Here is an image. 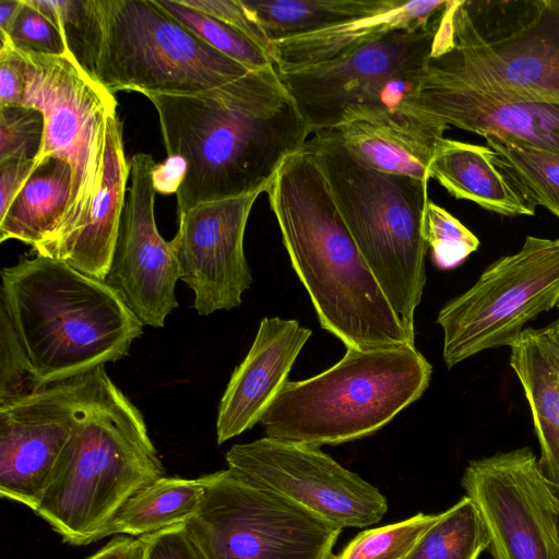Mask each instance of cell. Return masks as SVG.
<instances>
[{
	"mask_svg": "<svg viewBox=\"0 0 559 559\" xmlns=\"http://www.w3.org/2000/svg\"><path fill=\"white\" fill-rule=\"evenodd\" d=\"M146 97L167 156L186 164L178 215L194 206L265 192L282 164L311 134L275 66L195 94Z\"/></svg>",
	"mask_w": 559,
	"mask_h": 559,
	"instance_id": "cell-1",
	"label": "cell"
},
{
	"mask_svg": "<svg viewBox=\"0 0 559 559\" xmlns=\"http://www.w3.org/2000/svg\"><path fill=\"white\" fill-rule=\"evenodd\" d=\"M292 266L322 329L346 348L415 346L352 237L321 168L306 147L266 191Z\"/></svg>",
	"mask_w": 559,
	"mask_h": 559,
	"instance_id": "cell-2",
	"label": "cell"
},
{
	"mask_svg": "<svg viewBox=\"0 0 559 559\" xmlns=\"http://www.w3.org/2000/svg\"><path fill=\"white\" fill-rule=\"evenodd\" d=\"M0 311L36 390L123 358L144 326L105 281L39 254L1 271Z\"/></svg>",
	"mask_w": 559,
	"mask_h": 559,
	"instance_id": "cell-3",
	"label": "cell"
},
{
	"mask_svg": "<svg viewBox=\"0 0 559 559\" xmlns=\"http://www.w3.org/2000/svg\"><path fill=\"white\" fill-rule=\"evenodd\" d=\"M63 34L79 64L114 94H195L250 71L211 47L155 0H80Z\"/></svg>",
	"mask_w": 559,
	"mask_h": 559,
	"instance_id": "cell-4",
	"label": "cell"
},
{
	"mask_svg": "<svg viewBox=\"0 0 559 559\" xmlns=\"http://www.w3.org/2000/svg\"><path fill=\"white\" fill-rule=\"evenodd\" d=\"M421 86L559 104V0H454Z\"/></svg>",
	"mask_w": 559,
	"mask_h": 559,
	"instance_id": "cell-5",
	"label": "cell"
},
{
	"mask_svg": "<svg viewBox=\"0 0 559 559\" xmlns=\"http://www.w3.org/2000/svg\"><path fill=\"white\" fill-rule=\"evenodd\" d=\"M166 476L141 412L111 381L67 440L34 511L64 542L108 536L136 491Z\"/></svg>",
	"mask_w": 559,
	"mask_h": 559,
	"instance_id": "cell-6",
	"label": "cell"
},
{
	"mask_svg": "<svg viewBox=\"0 0 559 559\" xmlns=\"http://www.w3.org/2000/svg\"><path fill=\"white\" fill-rule=\"evenodd\" d=\"M311 152L338 212L408 338L426 285L423 237L428 182L379 171L354 157L332 131L314 134Z\"/></svg>",
	"mask_w": 559,
	"mask_h": 559,
	"instance_id": "cell-7",
	"label": "cell"
},
{
	"mask_svg": "<svg viewBox=\"0 0 559 559\" xmlns=\"http://www.w3.org/2000/svg\"><path fill=\"white\" fill-rule=\"evenodd\" d=\"M432 366L416 346L346 348L319 374L287 381L260 424L265 437L313 447L371 436L429 386Z\"/></svg>",
	"mask_w": 559,
	"mask_h": 559,
	"instance_id": "cell-8",
	"label": "cell"
},
{
	"mask_svg": "<svg viewBox=\"0 0 559 559\" xmlns=\"http://www.w3.org/2000/svg\"><path fill=\"white\" fill-rule=\"evenodd\" d=\"M439 14L335 59L276 69L310 132L331 131L353 120L426 121L411 106L423 83Z\"/></svg>",
	"mask_w": 559,
	"mask_h": 559,
	"instance_id": "cell-9",
	"label": "cell"
},
{
	"mask_svg": "<svg viewBox=\"0 0 559 559\" xmlns=\"http://www.w3.org/2000/svg\"><path fill=\"white\" fill-rule=\"evenodd\" d=\"M21 53L25 59L22 105L44 116L43 142L35 160L59 157L72 170L61 223L47 241L34 248L36 254L49 257L87 219L103 177L107 119L116 112L117 100L72 55Z\"/></svg>",
	"mask_w": 559,
	"mask_h": 559,
	"instance_id": "cell-10",
	"label": "cell"
},
{
	"mask_svg": "<svg viewBox=\"0 0 559 559\" xmlns=\"http://www.w3.org/2000/svg\"><path fill=\"white\" fill-rule=\"evenodd\" d=\"M205 559H331L342 528L227 468L185 523Z\"/></svg>",
	"mask_w": 559,
	"mask_h": 559,
	"instance_id": "cell-11",
	"label": "cell"
},
{
	"mask_svg": "<svg viewBox=\"0 0 559 559\" xmlns=\"http://www.w3.org/2000/svg\"><path fill=\"white\" fill-rule=\"evenodd\" d=\"M558 298L559 239L527 236L518 252L493 261L440 309L436 323L443 332L445 366L510 346L524 325L556 307Z\"/></svg>",
	"mask_w": 559,
	"mask_h": 559,
	"instance_id": "cell-12",
	"label": "cell"
},
{
	"mask_svg": "<svg viewBox=\"0 0 559 559\" xmlns=\"http://www.w3.org/2000/svg\"><path fill=\"white\" fill-rule=\"evenodd\" d=\"M493 559H559V493L527 447L472 460L461 480Z\"/></svg>",
	"mask_w": 559,
	"mask_h": 559,
	"instance_id": "cell-13",
	"label": "cell"
},
{
	"mask_svg": "<svg viewBox=\"0 0 559 559\" xmlns=\"http://www.w3.org/2000/svg\"><path fill=\"white\" fill-rule=\"evenodd\" d=\"M111 382L104 367L0 404V495L33 511L78 421Z\"/></svg>",
	"mask_w": 559,
	"mask_h": 559,
	"instance_id": "cell-14",
	"label": "cell"
},
{
	"mask_svg": "<svg viewBox=\"0 0 559 559\" xmlns=\"http://www.w3.org/2000/svg\"><path fill=\"white\" fill-rule=\"evenodd\" d=\"M228 468L340 528L366 527L388 511L380 490L319 447L264 437L233 445Z\"/></svg>",
	"mask_w": 559,
	"mask_h": 559,
	"instance_id": "cell-15",
	"label": "cell"
},
{
	"mask_svg": "<svg viewBox=\"0 0 559 559\" xmlns=\"http://www.w3.org/2000/svg\"><path fill=\"white\" fill-rule=\"evenodd\" d=\"M129 164L131 187L104 281L143 325L163 328L178 307L179 265L170 241L160 236L155 222L156 163L150 154L138 153Z\"/></svg>",
	"mask_w": 559,
	"mask_h": 559,
	"instance_id": "cell-16",
	"label": "cell"
},
{
	"mask_svg": "<svg viewBox=\"0 0 559 559\" xmlns=\"http://www.w3.org/2000/svg\"><path fill=\"white\" fill-rule=\"evenodd\" d=\"M261 193L202 203L178 215L179 228L170 243L180 280L193 290V308L200 316L241 305L252 283L245 230Z\"/></svg>",
	"mask_w": 559,
	"mask_h": 559,
	"instance_id": "cell-17",
	"label": "cell"
},
{
	"mask_svg": "<svg viewBox=\"0 0 559 559\" xmlns=\"http://www.w3.org/2000/svg\"><path fill=\"white\" fill-rule=\"evenodd\" d=\"M412 112L448 127L559 153V104L420 86Z\"/></svg>",
	"mask_w": 559,
	"mask_h": 559,
	"instance_id": "cell-18",
	"label": "cell"
},
{
	"mask_svg": "<svg viewBox=\"0 0 559 559\" xmlns=\"http://www.w3.org/2000/svg\"><path fill=\"white\" fill-rule=\"evenodd\" d=\"M312 331L295 319L265 317L222 396L217 443L241 435L260 423L267 406L288 381L287 377Z\"/></svg>",
	"mask_w": 559,
	"mask_h": 559,
	"instance_id": "cell-19",
	"label": "cell"
},
{
	"mask_svg": "<svg viewBox=\"0 0 559 559\" xmlns=\"http://www.w3.org/2000/svg\"><path fill=\"white\" fill-rule=\"evenodd\" d=\"M444 0H385L378 10L341 24L272 43L278 71L322 63L347 55L385 34L428 23L445 7Z\"/></svg>",
	"mask_w": 559,
	"mask_h": 559,
	"instance_id": "cell-20",
	"label": "cell"
},
{
	"mask_svg": "<svg viewBox=\"0 0 559 559\" xmlns=\"http://www.w3.org/2000/svg\"><path fill=\"white\" fill-rule=\"evenodd\" d=\"M129 177L130 164L123 152L122 127L117 112H114L107 119L102 182L87 219L49 258L62 260L86 275L105 280L119 231Z\"/></svg>",
	"mask_w": 559,
	"mask_h": 559,
	"instance_id": "cell-21",
	"label": "cell"
},
{
	"mask_svg": "<svg viewBox=\"0 0 559 559\" xmlns=\"http://www.w3.org/2000/svg\"><path fill=\"white\" fill-rule=\"evenodd\" d=\"M510 366L528 403L540 467L559 493V317L524 329L510 345Z\"/></svg>",
	"mask_w": 559,
	"mask_h": 559,
	"instance_id": "cell-22",
	"label": "cell"
},
{
	"mask_svg": "<svg viewBox=\"0 0 559 559\" xmlns=\"http://www.w3.org/2000/svg\"><path fill=\"white\" fill-rule=\"evenodd\" d=\"M448 128L437 121L405 124L353 120L331 131L368 167L428 182L436 144Z\"/></svg>",
	"mask_w": 559,
	"mask_h": 559,
	"instance_id": "cell-23",
	"label": "cell"
},
{
	"mask_svg": "<svg viewBox=\"0 0 559 559\" xmlns=\"http://www.w3.org/2000/svg\"><path fill=\"white\" fill-rule=\"evenodd\" d=\"M488 146L441 138L429 167L436 179L452 197L468 200L504 216L535 215L491 160Z\"/></svg>",
	"mask_w": 559,
	"mask_h": 559,
	"instance_id": "cell-24",
	"label": "cell"
},
{
	"mask_svg": "<svg viewBox=\"0 0 559 559\" xmlns=\"http://www.w3.org/2000/svg\"><path fill=\"white\" fill-rule=\"evenodd\" d=\"M72 186L69 164L49 156L35 160V167L0 217V242L15 239L34 248L58 229Z\"/></svg>",
	"mask_w": 559,
	"mask_h": 559,
	"instance_id": "cell-25",
	"label": "cell"
},
{
	"mask_svg": "<svg viewBox=\"0 0 559 559\" xmlns=\"http://www.w3.org/2000/svg\"><path fill=\"white\" fill-rule=\"evenodd\" d=\"M207 475L198 478L164 476L143 487L122 506L108 535H150L185 524L199 509Z\"/></svg>",
	"mask_w": 559,
	"mask_h": 559,
	"instance_id": "cell-26",
	"label": "cell"
},
{
	"mask_svg": "<svg viewBox=\"0 0 559 559\" xmlns=\"http://www.w3.org/2000/svg\"><path fill=\"white\" fill-rule=\"evenodd\" d=\"M272 43L373 12L385 0H241Z\"/></svg>",
	"mask_w": 559,
	"mask_h": 559,
	"instance_id": "cell-27",
	"label": "cell"
},
{
	"mask_svg": "<svg viewBox=\"0 0 559 559\" xmlns=\"http://www.w3.org/2000/svg\"><path fill=\"white\" fill-rule=\"evenodd\" d=\"M491 160L534 210L542 205L559 218V153L486 136Z\"/></svg>",
	"mask_w": 559,
	"mask_h": 559,
	"instance_id": "cell-28",
	"label": "cell"
},
{
	"mask_svg": "<svg viewBox=\"0 0 559 559\" xmlns=\"http://www.w3.org/2000/svg\"><path fill=\"white\" fill-rule=\"evenodd\" d=\"M490 536L476 504L467 496L441 513L406 559H478Z\"/></svg>",
	"mask_w": 559,
	"mask_h": 559,
	"instance_id": "cell-29",
	"label": "cell"
},
{
	"mask_svg": "<svg viewBox=\"0 0 559 559\" xmlns=\"http://www.w3.org/2000/svg\"><path fill=\"white\" fill-rule=\"evenodd\" d=\"M155 1L211 47L247 69L258 70L274 64L264 49L221 20L188 7L181 0Z\"/></svg>",
	"mask_w": 559,
	"mask_h": 559,
	"instance_id": "cell-30",
	"label": "cell"
},
{
	"mask_svg": "<svg viewBox=\"0 0 559 559\" xmlns=\"http://www.w3.org/2000/svg\"><path fill=\"white\" fill-rule=\"evenodd\" d=\"M440 516L441 513H418L397 523L364 531L331 559H406Z\"/></svg>",
	"mask_w": 559,
	"mask_h": 559,
	"instance_id": "cell-31",
	"label": "cell"
},
{
	"mask_svg": "<svg viewBox=\"0 0 559 559\" xmlns=\"http://www.w3.org/2000/svg\"><path fill=\"white\" fill-rule=\"evenodd\" d=\"M423 237L431 249L435 265L441 270L459 266L480 245L475 234L431 201L425 212Z\"/></svg>",
	"mask_w": 559,
	"mask_h": 559,
	"instance_id": "cell-32",
	"label": "cell"
},
{
	"mask_svg": "<svg viewBox=\"0 0 559 559\" xmlns=\"http://www.w3.org/2000/svg\"><path fill=\"white\" fill-rule=\"evenodd\" d=\"M44 116L33 107H0V163L35 160L43 142Z\"/></svg>",
	"mask_w": 559,
	"mask_h": 559,
	"instance_id": "cell-33",
	"label": "cell"
},
{
	"mask_svg": "<svg viewBox=\"0 0 559 559\" xmlns=\"http://www.w3.org/2000/svg\"><path fill=\"white\" fill-rule=\"evenodd\" d=\"M16 50L38 56L71 55L67 39L60 29L27 0L22 7L9 32L0 35Z\"/></svg>",
	"mask_w": 559,
	"mask_h": 559,
	"instance_id": "cell-34",
	"label": "cell"
},
{
	"mask_svg": "<svg viewBox=\"0 0 559 559\" xmlns=\"http://www.w3.org/2000/svg\"><path fill=\"white\" fill-rule=\"evenodd\" d=\"M35 390L12 326L7 316L0 311V404Z\"/></svg>",
	"mask_w": 559,
	"mask_h": 559,
	"instance_id": "cell-35",
	"label": "cell"
},
{
	"mask_svg": "<svg viewBox=\"0 0 559 559\" xmlns=\"http://www.w3.org/2000/svg\"><path fill=\"white\" fill-rule=\"evenodd\" d=\"M186 5L212 15L239 31L271 56V41L241 0H181Z\"/></svg>",
	"mask_w": 559,
	"mask_h": 559,
	"instance_id": "cell-36",
	"label": "cell"
},
{
	"mask_svg": "<svg viewBox=\"0 0 559 559\" xmlns=\"http://www.w3.org/2000/svg\"><path fill=\"white\" fill-rule=\"evenodd\" d=\"M144 536L147 539L145 559H205L185 524Z\"/></svg>",
	"mask_w": 559,
	"mask_h": 559,
	"instance_id": "cell-37",
	"label": "cell"
},
{
	"mask_svg": "<svg viewBox=\"0 0 559 559\" xmlns=\"http://www.w3.org/2000/svg\"><path fill=\"white\" fill-rule=\"evenodd\" d=\"M25 59L9 41L0 46V107L22 105Z\"/></svg>",
	"mask_w": 559,
	"mask_h": 559,
	"instance_id": "cell-38",
	"label": "cell"
},
{
	"mask_svg": "<svg viewBox=\"0 0 559 559\" xmlns=\"http://www.w3.org/2000/svg\"><path fill=\"white\" fill-rule=\"evenodd\" d=\"M35 167V160L0 163V217L4 215Z\"/></svg>",
	"mask_w": 559,
	"mask_h": 559,
	"instance_id": "cell-39",
	"label": "cell"
},
{
	"mask_svg": "<svg viewBox=\"0 0 559 559\" xmlns=\"http://www.w3.org/2000/svg\"><path fill=\"white\" fill-rule=\"evenodd\" d=\"M185 162L177 156H167L163 163L156 164L153 170V185L156 193H176L185 178Z\"/></svg>",
	"mask_w": 559,
	"mask_h": 559,
	"instance_id": "cell-40",
	"label": "cell"
},
{
	"mask_svg": "<svg viewBox=\"0 0 559 559\" xmlns=\"http://www.w3.org/2000/svg\"><path fill=\"white\" fill-rule=\"evenodd\" d=\"M146 551V536H140L139 538L117 537L86 559H145Z\"/></svg>",
	"mask_w": 559,
	"mask_h": 559,
	"instance_id": "cell-41",
	"label": "cell"
},
{
	"mask_svg": "<svg viewBox=\"0 0 559 559\" xmlns=\"http://www.w3.org/2000/svg\"><path fill=\"white\" fill-rule=\"evenodd\" d=\"M22 7V0H0V35L9 32Z\"/></svg>",
	"mask_w": 559,
	"mask_h": 559,
	"instance_id": "cell-42",
	"label": "cell"
},
{
	"mask_svg": "<svg viewBox=\"0 0 559 559\" xmlns=\"http://www.w3.org/2000/svg\"><path fill=\"white\" fill-rule=\"evenodd\" d=\"M556 307H557V308H558V310H559V298H558V300H557Z\"/></svg>",
	"mask_w": 559,
	"mask_h": 559,
	"instance_id": "cell-43",
	"label": "cell"
}]
</instances>
